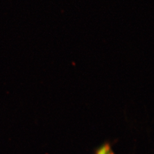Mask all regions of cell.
Wrapping results in <instances>:
<instances>
[{
  "label": "cell",
  "instance_id": "6da1fadb",
  "mask_svg": "<svg viewBox=\"0 0 154 154\" xmlns=\"http://www.w3.org/2000/svg\"><path fill=\"white\" fill-rule=\"evenodd\" d=\"M100 154H113L108 146H105L99 150Z\"/></svg>",
  "mask_w": 154,
  "mask_h": 154
},
{
  "label": "cell",
  "instance_id": "7a4b0ae2",
  "mask_svg": "<svg viewBox=\"0 0 154 154\" xmlns=\"http://www.w3.org/2000/svg\"><path fill=\"white\" fill-rule=\"evenodd\" d=\"M97 154H100V152H99V151H98V153H97Z\"/></svg>",
  "mask_w": 154,
  "mask_h": 154
}]
</instances>
